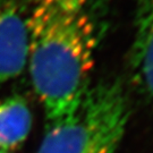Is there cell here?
<instances>
[{
  "instance_id": "obj_4",
  "label": "cell",
  "mask_w": 153,
  "mask_h": 153,
  "mask_svg": "<svg viewBox=\"0 0 153 153\" xmlns=\"http://www.w3.org/2000/svg\"><path fill=\"white\" fill-rule=\"evenodd\" d=\"M27 66L26 9L19 0H0V84Z\"/></svg>"
},
{
  "instance_id": "obj_2",
  "label": "cell",
  "mask_w": 153,
  "mask_h": 153,
  "mask_svg": "<svg viewBox=\"0 0 153 153\" xmlns=\"http://www.w3.org/2000/svg\"><path fill=\"white\" fill-rule=\"evenodd\" d=\"M129 112L118 81L92 85L74 114L49 125L36 153H117Z\"/></svg>"
},
{
  "instance_id": "obj_1",
  "label": "cell",
  "mask_w": 153,
  "mask_h": 153,
  "mask_svg": "<svg viewBox=\"0 0 153 153\" xmlns=\"http://www.w3.org/2000/svg\"><path fill=\"white\" fill-rule=\"evenodd\" d=\"M101 0H32L27 66L48 125L69 117L90 90L102 34Z\"/></svg>"
},
{
  "instance_id": "obj_3",
  "label": "cell",
  "mask_w": 153,
  "mask_h": 153,
  "mask_svg": "<svg viewBox=\"0 0 153 153\" xmlns=\"http://www.w3.org/2000/svg\"><path fill=\"white\" fill-rule=\"evenodd\" d=\"M128 74L133 88L153 109V0H135Z\"/></svg>"
},
{
  "instance_id": "obj_5",
  "label": "cell",
  "mask_w": 153,
  "mask_h": 153,
  "mask_svg": "<svg viewBox=\"0 0 153 153\" xmlns=\"http://www.w3.org/2000/svg\"><path fill=\"white\" fill-rule=\"evenodd\" d=\"M32 123V112L23 97L15 94L0 100V153H10L22 146Z\"/></svg>"
}]
</instances>
